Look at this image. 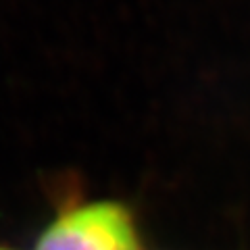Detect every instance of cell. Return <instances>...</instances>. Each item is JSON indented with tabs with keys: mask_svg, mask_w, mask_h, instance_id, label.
Here are the masks:
<instances>
[{
	"mask_svg": "<svg viewBox=\"0 0 250 250\" xmlns=\"http://www.w3.org/2000/svg\"><path fill=\"white\" fill-rule=\"evenodd\" d=\"M0 250H11V248H4V246H0Z\"/></svg>",
	"mask_w": 250,
	"mask_h": 250,
	"instance_id": "7a4b0ae2",
	"label": "cell"
},
{
	"mask_svg": "<svg viewBox=\"0 0 250 250\" xmlns=\"http://www.w3.org/2000/svg\"><path fill=\"white\" fill-rule=\"evenodd\" d=\"M34 250H140L129 208L96 200L62 210L42 229Z\"/></svg>",
	"mask_w": 250,
	"mask_h": 250,
	"instance_id": "6da1fadb",
	"label": "cell"
}]
</instances>
